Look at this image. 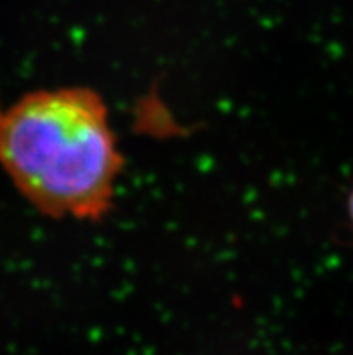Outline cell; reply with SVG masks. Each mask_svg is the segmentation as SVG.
Wrapping results in <instances>:
<instances>
[{
  "label": "cell",
  "instance_id": "2",
  "mask_svg": "<svg viewBox=\"0 0 353 355\" xmlns=\"http://www.w3.org/2000/svg\"><path fill=\"white\" fill-rule=\"evenodd\" d=\"M348 209H350V216H352V222H353V189H352V193H350Z\"/></svg>",
  "mask_w": 353,
  "mask_h": 355
},
{
  "label": "cell",
  "instance_id": "1",
  "mask_svg": "<svg viewBox=\"0 0 353 355\" xmlns=\"http://www.w3.org/2000/svg\"><path fill=\"white\" fill-rule=\"evenodd\" d=\"M0 166L44 215L101 220L123 171L103 98L89 87L20 98L0 117Z\"/></svg>",
  "mask_w": 353,
  "mask_h": 355
},
{
  "label": "cell",
  "instance_id": "3",
  "mask_svg": "<svg viewBox=\"0 0 353 355\" xmlns=\"http://www.w3.org/2000/svg\"><path fill=\"white\" fill-rule=\"evenodd\" d=\"M0 117H2V112H0Z\"/></svg>",
  "mask_w": 353,
  "mask_h": 355
}]
</instances>
